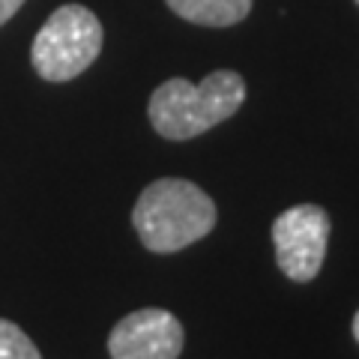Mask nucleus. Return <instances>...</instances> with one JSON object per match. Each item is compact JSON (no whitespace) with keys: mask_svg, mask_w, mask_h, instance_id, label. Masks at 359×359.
<instances>
[{"mask_svg":"<svg viewBox=\"0 0 359 359\" xmlns=\"http://www.w3.org/2000/svg\"><path fill=\"white\" fill-rule=\"evenodd\" d=\"M245 102V81L231 72H210L201 84L186 78H168L150 96L147 114L153 129L168 141H189L204 135L222 120L233 117Z\"/></svg>","mask_w":359,"mask_h":359,"instance_id":"nucleus-1","label":"nucleus"},{"mask_svg":"<svg viewBox=\"0 0 359 359\" xmlns=\"http://www.w3.org/2000/svg\"><path fill=\"white\" fill-rule=\"evenodd\" d=\"M132 224L150 252L171 255L216 228V204L201 186L180 177L156 180L141 192Z\"/></svg>","mask_w":359,"mask_h":359,"instance_id":"nucleus-2","label":"nucleus"},{"mask_svg":"<svg viewBox=\"0 0 359 359\" xmlns=\"http://www.w3.org/2000/svg\"><path fill=\"white\" fill-rule=\"evenodd\" d=\"M102 25L87 6L66 4L42 25L30 60L45 81H72L102 51Z\"/></svg>","mask_w":359,"mask_h":359,"instance_id":"nucleus-3","label":"nucleus"},{"mask_svg":"<svg viewBox=\"0 0 359 359\" xmlns=\"http://www.w3.org/2000/svg\"><path fill=\"white\" fill-rule=\"evenodd\" d=\"M330 228V212L318 204H297L273 222L276 261L290 282H311L320 273Z\"/></svg>","mask_w":359,"mask_h":359,"instance_id":"nucleus-4","label":"nucleus"},{"mask_svg":"<svg viewBox=\"0 0 359 359\" xmlns=\"http://www.w3.org/2000/svg\"><path fill=\"white\" fill-rule=\"evenodd\" d=\"M111 359H177L183 353V327L165 309H138L108 335Z\"/></svg>","mask_w":359,"mask_h":359,"instance_id":"nucleus-5","label":"nucleus"},{"mask_svg":"<svg viewBox=\"0 0 359 359\" xmlns=\"http://www.w3.org/2000/svg\"><path fill=\"white\" fill-rule=\"evenodd\" d=\"M165 4L180 18L204 27H231L252 9V0H165Z\"/></svg>","mask_w":359,"mask_h":359,"instance_id":"nucleus-6","label":"nucleus"},{"mask_svg":"<svg viewBox=\"0 0 359 359\" xmlns=\"http://www.w3.org/2000/svg\"><path fill=\"white\" fill-rule=\"evenodd\" d=\"M0 359H42V353L25 330L0 318Z\"/></svg>","mask_w":359,"mask_h":359,"instance_id":"nucleus-7","label":"nucleus"},{"mask_svg":"<svg viewBox=\"0 0 359 359\" xmlns=\"http://www.w3.org/2000/svg\"><path fill=\"white\" fill-rule=\"evenodd\" d=\"M21 4H25V0H0V27H4L6 21L18 13Z\"/></svg>","mask_w":359,"mask_h":359,"instance_id":"nucleus-8","label":"nucleus"},{"mask_svg":"<svg viewBox=\"0 0 359 359\" xmlns=\"http://www.w3.org/2000/svg\"><path fill=\"white\" fill-rule=\"evenodd\" d=\"M353 339L359 341V311L353 314Z\"/></svg>","mask_w":359,"mask_h":359,"instance_id":"nucleus-9","label":"nucleus"},{"mask_svg":"<svg viewBox=\"0 0 359 359\" xmlns=\"http://www.w3.org/2000/svg\"><path fill=\"white\" fill-rule=\"evenodd\" d=\"M356 4H359V0H356Z\"/></svg>","mask_w":359,"mask_h":359,"instance_id":"nucleus-10","label":"nucleus"}]
</instances>
